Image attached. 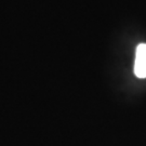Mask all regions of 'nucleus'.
<instances>
[{
  "label": "nucleus",
  "mask_w": 146,
  "mask_h": 146,
  "mask_svg": "<svg viewBox=\"0 0 146 146\" xmlns=\"http://www.w3.org/2000/svg\"><path fill=\"white\" fill-rule=\"evenodd\" d=\"M134 74L137 78H146V43H141L136 48Z\"/></svg>",
  "instance_id": "1"
}]
</instances>
